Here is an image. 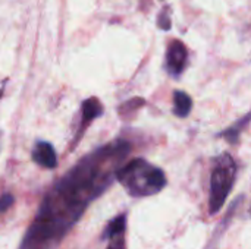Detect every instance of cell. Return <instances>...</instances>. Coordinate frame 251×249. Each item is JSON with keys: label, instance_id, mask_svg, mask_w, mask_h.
I'll return each mask as SVG.
<instances>
[{"label": "cell", "instance_id": "2", "mask_svg": "<svg viewBox=\"0 0 251 249\" xmlns=\"http://www.w3.org/2000/svg\"><path fill=\"white\" fill-rule=\"evenodd\" d=\"M116 181L135 198L156 195L168 185L165 172L144 158H134L124 164L116 173Z\"/></svg>", "mask_w": 251, "mask_h": 249}, {"label": "cell", "instance_id": "13", "mask_svg": "<svg viewBox=\"0 0 251 249\" xmlns=\"http://www.w3.org/2000/svg\"><path fill=\"white\" fill-rule=\"evenodd\" d=\"M250 213H251V210H250Z\"/></svg>", "mask_w": 251, "mask_h": 249}, {"label": "cell", "instance_id": "1", "mask_svg": "<svg viewBox=\"0 0 251 249\" xmlns=\"http://www.w3.org/2000/svg\"><path fill=\"white\" fill-rule=\"evenodd\" d=\"M131 147L109 142L78 160L44 195L18 249H59L85 210L116 179Z\"/></svg>", "mask_w": 251, "mask_h": 249}, {"label": "cell", "instance_id": "10", "mask_svg": "<svg viewBox=\"0 0 251 249\" xmlns=\"http://www.w3.org/2000/svg\"><path fill=\"white\" fill-rule=\"evenodd\" d=\"M107 249H125V236L124 235H118V236L110 238Z\"/></svg>", "mask_w": 251, "mask_h": 249}, {"label": "cell", "instance_id": "9", "mask_svg": "<svg viewBox=\"0 0 251 249\" xmlns=\"http://www.w3.org/2000/svg\"><path fill=\"white\" fill-rule=\"evenodd\" d=\"M250 120H251V113H249L247 116H244L243 119H240L235 125H232L231 128H228V129H225L224 132H221V134H219V136L226 138L231 144H237V141H238V138H240V135H241L243 129L250 123Z\"/></svg>", "mask_w": 251, "mask_h": 249}, {"label": "cell", "instance_id": "7", "mask_svg": "<svg viewBox=\"0 0 251 249\" xmlns=\"http://www.w3.org/2000/svg\"><path fill=\"white\" fill-rule=\"evenodd\" d=\"M193 109V100L185 91L176 90L174 92V113L178 117H187L191 113Z\"/></svg>", "mask_w": 251, "mask_h": 249}, {"label": "cell", "instance_id": "12", "mask_svg": "<svg viewBox=\"0 0 251 249\" xmlns=\"http://www.w3.org/2000/svg\"><path fill=\"white\" fill-rule=\"evenodd\" d=\"M166 12H168V9H165V10L162 12V15H160V22H159V26L163 28V29H169V28H171V21H168Z\"/></svg>", "mask_w": 251, "mask_h": 249}, {"label": "cell", "instance_id": "8", "mask_svg": "<svg viewBox=\"0 0 251 249\" xmlns=\"http://www.w3.org/2000/svg\"><path fill=\"white\" fill-rule=\"evenodd\" d=\"M126 229V214H119L115 219H112L103 232V239H110L118 235H124Z\"/></svg>", "mask_w": 251, "mask_h": 249}, {"label": "cell", "instance_id": "4", "mask_svg": "<svg viewBox=\"0 0 251 249\" xmlns=\"http://www.w3.org/2000/svg\"><path fill=\"white\" fill-rule=\"evenodd\" d=\"M187 60H188V50H187L185 44L178 40H174L168 45V51H166L168 72L175 78L179 76L187 66Z\"/></svg>", "mask_w": 251, "mask_h": 249}, {"label": "cell", "instance_id": "11", "mask_svg": "<svg viewBox=\"0 0 251 249\" xmlns=\"http://www.w3.org/2000/svg\"><path fill=\"white\" fill-rule=\"evenodd\" d=\"M13 201H15L13 195H10V194L1 195V197H0V214L4 213L6 210H9V208L13 205Z\"/></svg>", "mask_w": 251, "mask_h": 249}, {"label": "cell", "instance_id": "5", "mask_svg": "<svg viewBox=\"0 0 251 249\" xmlns=\"http://www.w3.org/2000/svg\"><path fill=\"white\" fill-rule=\"evenodd\" d=\"M31 157L41 167L54 169L57 166V154L53 145L47 141H37L31 151Z\"/></svg>", "mask_w": 251, "mask_h": 249}, {"label": "cell", "instance_id": "6", "mask_svg": "<svg viewBox=\"0 0 251 249\" xmlns=\"http://www.w3.org/2000/svg\"><path fill=\"white\" fill-rule=\"evenodd\" d=\"M101 114H103V104L100 103V100L97 97H90V98H87L82 103V119H81V126H79V131H78L75 144L79 139V136H82V134L87 129V126L94 119L100 117Z\"/></svg>", "mask_w": 251, "mask_h": 249}, {"label": "cell", "instance_id": "3", "mask_svg": "<svg viewBox=\"0 0 251 249\" xmlns=\"http://www.w3.org/2000/svg\"><path fill=\"white\" fill-rule=\"evenodd\" d=\"M237 176V163L231 154L224 153L215 161L212 178H210V197H209V210L210 214L219 213L224 207L231 189L235 183Z\"/></svg>", "mask_w": 251, "mask_h": 249}]
</instances>
